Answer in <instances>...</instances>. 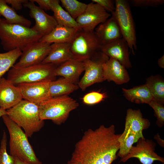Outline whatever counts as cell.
<instances>
[{
    "label": "cell",
    "mask_w": 164,
    "mask_h": 164,
    "mask_svg": "<svg viewBox=\"0 0 164 164\" xmlns=\"http://www.w3.org/2000/svg\"><path fill=\"white\" fill-rule=\"evenodd\" d=\"M121 134L115 133L113 125L88 129L76 144L70 161L77 164H111L117 158Z\"/></svg>",
    "instance_id": "obj_1"
},
{
    "label": "cell",
    "mask_w": 164,
    "mask_h": 164,
    "mask_svg": "<svg viewBox=\"0 0 164 164\" xmlns=\"http://www.w3.org/2000/svg\"><path fill=\"white\" fill-rule=\"evenodd\" d=\"M43 35L32 28L11 24L4 19L0 21V40L3 49L9 51H22L30 44L39 41Z\"/></svg>",
    "instance_id": "obj_2"
},
{
    "label": "cell",
    "mask_w": 164,
    "mask_h": 164,
    "mask_svg": "<svg viewBox=\"0 0 164 164\" xmlns=\"http://www.w3.org/2000/svg\"><path fill=\"white\" fill-rule=\"evenodd\" d=\"M7 115L23 130L28 137L39 131L44 125L40 118L38 105L22 100L12 108L6 110Z\"/></svg>",
    "instance_id": "obj_3"
},
{
    "label": "cell",
    "mask_w": 164,
    "mask_h": 164,
    "mask_svg": "<svg viewBox=\"0 0 164 164\" xmlns=\"http://www.w3.org/2000/svg\"><path fill=\"white\" fill-rule=\"evenodd\" d=\"M2 118L9 135L10 155L29 164H42L36 156L28 137L22 128L7 115Z\"/></svg>",
    "instance_id": "obj_4"
},
{
    "label": "cell",
    "mask_w": 164,
    "mask_h": 164,
    "mask_svg": "<svg viewBox=\"0 0 164 164\" xmlns=\"http://www.w3.org/2000/svg\"><path fill=\"white\" fill-rule=\"evenodd\" d=\"M56 65L40 63L28 67L13 66L8 71L7 79L16 86L21 84L55 80Z\"/></svg>",
    "instance_id": "obj_5"
},
{
    "label": "cell",
    "mask_w": 164,
    "mask_h": 164,
    "mask_svg": "<svg viewBox=\"0 0 164 164\" xmlns=\"http://www.w3.org/2000/svg\"><path fill=\"white\" fill-rule=\"evenodd\" d=\"M78 106L76 100L68 95L52 97L38 105L39 117L42 120H50L60 125L65 122L70 112Z\"/></svg>",
    "instance_id": "obj_6"
},
{
    "label": "cell",
    "mask_w": 164,
    "mask_h": 164,
    "mask_svg": "<svg viewBox=\"0 0 164 164\" xmlns=\"http://www.w3.org/2000/svg\"><path fill=\"white\" fill-rule=\"evenodd\" d=\"M114 15L121 32L132 53L137 49L136 32L130 4L126 0H115Z\"/></svg>",
    "instance_id": "obj_7"
},
{
    "label": "cell",
    "mask_w": 164,
    "mask_h": 164,
    "mask_svg": "<svg viewBox=\"0 0 164 164\" xmlns=\"http://www.w3.org/2000/svg\"><path fill=\"white\" fill-rule=\"evenodd\" d=\"M74 59L84 61L100 50L101 45L94 31L79 30L70 43Z\"/></svg>",
    "instance_id": "obj_8"
},
{
    "label": "cell",
    "mask_w": 164,
    "mask_h": 164,
    "mask_svg": "<svg viewBox=\"0 0 164 164\" xmlns=\"http://www.w3.org/2000/svg\"><path fill=\"white\" fill-rule=\"evenodd\" d=\"M109 59L100 50L91 58L83 61L85 73L78 83L79 87L84 91L94 84L104 80L103 66Z\"/></svg>",
    "instance_id": "obj_9"
},
{
    "label": "cell",
    "mask_w": 164,
    "mask_h": 164,
    "mask_svg": "<svg viewBox=\"0 0 164 164\" xmlns=\"http://www.w3.org/2000/svg\"><path fill=\"white\" fill-rule=\"evenodd\" d=\"M136 146H132L128 153L121 158L125 162L131 158H137L142 164H152L155 161L164 162V159L155 152L156 144L151 140L140 138Z\"/></svg>",
    "instance_id": "obj_10"
},
{
    "label": "cell",
    "mask_w": 164,
    "mask_h": 164,
    "mask_svg": "<svg viewBox=\"0 0 164 164\" xmlns=\"http://www.w3.org/2000/svg\"><path fill=\"white\" fill-rule=\"evenodd\" d=\"M111 16V14L100 5L92 2L87 4L84 12L76 20L82 29L93 32L97 26Z\"/></svg>",
    "instance_id": "obj_11"
},
{
    "label": "cell",
    "mask_w": 164,
    "mask_h": 164,
    "mask_svg": "<svg viewBox=\"0 0 164 164\" xmlns=\"http://www.w3.org/2000/svg\"><path fill=\"white\" fill-rule=\"evenodd\" d=\"M51 44L40 41L30 44L22 51L19 61L13 66L21 68L42 63L49 53Z\"/></svg>",
    "instance_id": "obj_12"
},
{
    "label": "cell",
    "mask_w": 164,
    "mask_h": 164,
    "mask_svg": "<svg viewBox=\"0 0 164 164\" xmlns=\"http://www.w3.org/2000/svg\"><path fill=\"white\" fill-rule=\"evenodd\" d=\"M23 5L29 9L30 17L35 20V24L31 28L43 36L49 33L58 25L54 16L47 14L34 2L28 1Z\"/></svg>",
    "instance_id": "obj_13"
},
{
    "label": "cell",
    "mask_w": 164,
    "mask_h": 164,
    "mask_svg": "<svg viewBox=\"0 0 164 164\" xmlns=\"http://www.w3.org/2000/svg\"><path fill=\"white\" fill-rule=\"evenodd\" d=\"M50 81L22 84L17 86L19 88L23 99L39 105L51 97L49 90Z\"/></svg>",
    "instance_id": "obj_14"
},
{
    "label": "cell",
    "mask_w": 164,
    "mask_h": 164,
    "mask_svg": "<svg viewBox=\"0 0 164 164\" xmlns=\"http://www.w3.org/2000/svg\"><path fill=\"white\" fill-rule=\"evenodd\" d=\"M110 17L99 25L94 32L101 46L121 38V30L113 14Z\"/></svg>",
    "instance_id": "obj_15"
},
{
    "label": "cell",
    "mask_w": 164,
    "mask_h": 164,
    "mask_svg": "<svg viewBox=\"0 0 164 164\" xmlns=\"http://www.w3.org/2000/svg\"><path fill=\"white\" fill-rule=\"evenodd\" d=\"M128 44L122 38L101 46L100 51L109 58L117 60L126 68L132 67Z\"/></svg>",
    "instance_id": "obj_16"
},
{
    "label": "cell",
    "mask_w": 164,
    "mask_h": 164,
    "mask_svg": "<svg viewBox=\"0 0 164 164\" xmlns=\"http://www.w3.org/2000/svg\"><path fill=\"white\" fill-rule=\"evenodd\" d=\"M22 99L20 90L17 86L7 79L2 77L0 78V108L8 110Z\"/></svg>",
    "instance_id": "obj_17"
},
{
    "label": "cell",
    "mask_w": 164,
    "mask_h": 164,
    "mask_svg": "<svg viewBox=\"0 0 164 164\" xmlns=\"http://www.w3.org/2000/svg\"><path fill=\"white\" fill-rule=\"evenodd\" d=\"M105 80L113 81L118 84L126 83L130 77L126 68L117 60L109 58L104 65Z\"/></svg>",
    "instance_id": "obj_18"
},
{
    "label": "cell",
    "mask_w": 164,
    "mask_h": 164,
    "mask_svg": "<svg viewBox=\"0 0 164 164\" xmlns=\"http://www.w3.org/2000/svg\"><path fill=\"white\" fill-rule=\"evenodd\" d=\"M150 125V122L143 117L139 110H127L124 131L130 132L139 138H143V130L148 128Z\"/></svg>",
    "instance_id": "obj_19"
},
{
    "label": "cell",
    "mask_w": 164,
    "mask_h": 164,
    "mask_svg": "<svg viewBox=\"0 0 164 164\" xmlns=\"http://www.w3.org/2000/svg\"><path fill=\"white\" fill-rule=\"evenodd\" d=\"M84 70V61L72 59L67 61L56 67V76H61L76 84L79 77Z\"/></svg>",
    "instance_id": "obj_20"
},
{
    "label": "cell",
    "mask_w": 164,
    "mask_h": 164,
    "mask_svg": "<svg viewBox=\"0 0 164 164\" xmlns=\"http://www.w3.org/2000/svg\"><path fill=\"white\" fill-rule=\"evenodd\" d=\"M72 59H74L70 50V43H53L51 44L49 53L42 63L56 65Z\"/></svg>",
    "instance_id": "obj_21"
},
{
    "label": "cell",
    "mask_w": 164,
    "mask_h": 164,
    "mask_svg": "<svg viewBox=\"0 0 164 164\" xmlns=\"http://www.w3.org/2000/svg\"><path fill=\"white\" fill-rule=\"evenodd\" d=\"M79 30L74 28L57 25L49 33L43 36L39 41L51 44L70 43Z\"/></svg>",
    "instance_id": "obj_22"
},
{
    "label": "cell",
    "mask_w": 164,
    "mask_h": 164,
    "mask_svg": "<svg viewBox=\"0 0 164 164\" xmlns=\"http://www.w3.org/2000/svg\"><path fill=\"white\" fill-rule=\"evenodd\" d=\"M122 90L126 99L132 102L148 104L153 100L150 90L145 84L129 89L123 88Z\"/></svg>",
    "instance_id": "obj_23"
},
{
    "label": "cell",
    "mask_w": 164,
    "mask_h": 164,
    "mask_svg": "<svg viewBox=\"0 0 164 164\" xmlns=\"http://www.w3.org/2000/svg\"><path fill=\"white\" fill-rule=\"evenodd\" d=\"M60 2L59 0H53L51 9L58 25L81 30L76 20L60 5Z\"/></svg>",
    "instance_id": "obj_24"
},
{
    "label": "cell",
    "mask_w": 164,
    "mask_h": 164,
    "mask_svg": "<svg viewBox=\"0 0 164 164\" xmlns=\"http://www.w3.org/2000/svg\"><path fill=\"white\" fill-rule=\"evenodd\" d=\"M2 16L11 24H19L30 27L32 22L23 16L18 15L15 10L9 6L5 0H0V16Z\"/></svg>",
    "instance_id": "obj_25"
},
{
    "label": "cell",
    "mask_w": 164,
    "mask_h": 164,
    "mask_svg": "<svg viewBox=\"0 0 164 164\" xmlns=\"http://www.w3.org/2000/svg\"><path fill=\"white\" fill-rule=\"evenodd\" d=\"M79 88L78 85L64 78L51 81L49 84L50 93L51 97L68 95Z\"/></svg>",
    "instance_id": "obj_26"
},
{
    "label": "cell",
    "mask_w": 164,
    "mask_h": 164,
    "mask_svg": "<svg viewBox=\"0 0 164 164\" xmlns=\"http://www.w3.org/2000/svg\"><path fill=\"white\" fill-rule=\"evenodd\" d=\"M145 84L150 90L153 101L163 104L164 103V81L158 76L148 78Z\"/></svg>",
    "instance_id": "obj_27"
},
{
    "label": "cell",
    "mask_w": 164,
    "mask_h": 164,
    "mask_svg": "<svg viewBox=\"0 0 164 164\" xmlns=\"http://www.w3.org/2000/svg\"><path fill=\"white\" fill-rule=\"evenodd\" d=\"M22 54V51L18 49L0 53V78L14 66Z\"/></svg>",
    "instance_id": "obj_28"
},
{
    "label": "cell",
    "mask_w": 164,
    "mask_h": 164,
    "mask_svg": "<svg viewBox=\"0 0 164 164\" xmlns=\"http://www.w3.org/2000/svg\"><path fill=\"white\" fill-rule=\"evenodd\" d=\"M132 132L124 131L118 139L119 149L117 155L122 158L129 153L133 144L137 142L139 139Z\"/></svg>",
    "instance_id": "obj_29"
},
{
    "label": "cell",
    "mask_w": 164,
    "mask_h": 164,
    "mask_svg": "<svg viewBox=\"0 0 164 164\" xmlns=\"http://www.w3.org/2000/svg\"><path fill=\"white\" fill-rule=\"evenodd\" d=\"M60 2L66 11L75 20L84 12L87 5L76 0H61Z\"/></svg>",
    "instance_id": "obj_30"
},
{
    "label": "cell",
    "mask_w": 164,
    "mask_h": 164,
    "mask_svg": "<svg viewBox=\"0 0 164 164\" xmlns=\"http://www.w3.org/2000/svg\"><path fill=\"white\" fill-rule=\"evenodd\" d=\"M7 138L4 131L0 146V164H14L15 158L8 154L7 151Z\"/></svg>",
    "instance_id": "obj_31"
},
{
    "label": "cell",
    "mask_w": 164,
    "mask_h": 164,
    "mask_svg": "<svg viewBox=\"0 0 164 164\" xmlns=\"http://www.w3.org/2000/svg\"><path fill=\"white\" fill-rule=\"evenodd\" d=\"M106 97V95L104 93L93 91L85 95L82 99L84 104L88 105H93L102 101Z\"/></svg>",
    "instance_id": "obj_32"
},
{
    "label": "cell",
    "mask_w": 164,
    "mask_h": 164,
    "mask_svg": "<svg viewBox=\"0 0 164 164\" xmlns=\"http://www.w3.org/2000/svg\"><path fill=\"white\" fill-rule=\"evenodd\" d=\"M148 104L154 110L157 118V123L159 126H162L164 122V107L161 104L154 101H152Z\"/></svg>",
    "instance_id": "obj_33"
},
{
    "label": "cell",
    "mask_w": 164,
    "mask_h": 164,
    "mask_svg": "<svg viewBox=\"0 0 164 164\" xmlns=\"http://www.w3.org/2000/svg\"><path fill=\"white\" fill-rule=\"evenodd\" d=\"M130 2L137 7H155L163 4L164 0H131Z\"/></svg>",
    "instance_id": "obj_34"
},
{
    "label": "cell",
    "mask_w": 164,
    "mask_h": 164,
    "mask_svg": "<svg viewBox=\"0 0 164 164\" xmlns=\"http://www.w3.org/2000/svg\"><path fill=\"white\" fill-rule=\"evenodd\" d=\"M93 2L98 4L111 14L115 9V1L113 0H92Z\"/></svg>",
    "instance_id": "obj_35"
},
{
    "label": "cell",
    "mask_w": 164,
    "mask_h": 164,
    "mask_svg": "<svg viewBox=\"0 0 164 164\" xmlns=\"http://www.w3.org/2000/svg\"><path fill=\"white\" fill-rule=\"evenodd\" d=\"M30 1L37 3L39 5V7L43 10H51L53 0H30Z\"/></svg>",
    "instance_id": "obj_36"
},
{
    "label": "cell",
    "mask_w": 164,
    "mask_h": 164,
    "mask_svg": "<svg viewBox=\"0 0 164 164\" xmlns=\"http://www.w3.org/2000/svg\"><path fill=\"white\" fill-rule=\"evenodd\" d=\"M7 4H10L15 10H19L22 8V6L28 0H5Z\"/></svg>",
    "instance_id": "obj_37"
},
{
    "label": "cell",
    "mask_w": 164,
    "mask_h": 164,
    "mask_svg": "<svg viewBox=\"0 0 164 164\" xmlns=\"http://www.w3.org/2000/svg\"><path fill=\"white\" fill-rule=\"evenodd\" d=\"M155 139H156L158 143L162 147H164V141L160 138V136L158 134H157L155 136Z\"/></svg>",
    "instance_id": "obj_38"
},
{
    "label": "cell",
    "mask_w": 164,
    "mask_h": 164,
    "mask_svg": "<svg viewBox=\"0 0 164 164\" xmlns=\"http://www.w3.org/2000/svg\"><path fill=\"white\" fill-rule=\"evenodd\" d=\"M158 64L159 66L161 68H164V55H163L159 59L158 61Z\"/></svg>",
    "instance_id": "obj_39"
},
{
    "label": "cell",
    "mask_w": 164,
    "mask_h": 164,
    "mask_svg": "<svg viewBox=\"0 0 164 164\" xmlns=\"http://www.w3.org/2000/svg\"><path fill=\"white\" fill-rule=\"evenodd\" d=\"M15 158V161L14 164H29L26 162H25L19 159Z\"/></svg>",
    "instance_id": "obj_40"
},
{
    "label": "cell",
    "mask_w": 164,
    "mask_h": 164,
    "mask_svg": "<svg viewBox=\"0 0 164 164\" xmlns=\"http://www.w3.org/2000/svg\"><path fill=\"white\" fill-rule=\"evenodd\" d=\"M5 115H7L6 110L2 108H0V118Z\"/></svg>",
    "instance_id": "obj_41"
},
{
    "label": "cell",
    "mask_w": 164,
    "mask_h": 164,
    "mask_svg": "<svg viewBox=\"0 0 164 164\" xmlns=\"http://www.w3.org/2000/svg\"><path fill=\"white\" fill-rule=\"evenodd\" d=\"M67 164H77L70 162V161H69L67 162Z\"/></svg>",
    "instance_id": "obj_42"
},
{
    "label": "cell",
    "mask_w": 164,
    "mask_h": 164,
    "mask_svg": "<svg viewBox=\"0 0 164 164\" xmlns=\"http://www.w3.org/2000/svg\"><path fill=\"white\" fill-rule=\"evenodd\" d=\"M2 19L0 17V21Z\"/></svg>",
    "instance_id": "obj_43"
}]
</instances>
